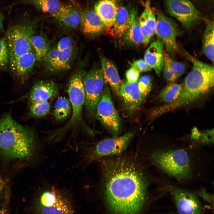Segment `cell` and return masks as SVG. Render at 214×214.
Masks as SVG:
<instances>
[{"label":"cell","mask_w":214,"mask_h":214,"mask_svg":"<svg viewBox=\"0 0 214 214\" xmlns=\"http://www.w3.org/2000/svg\"><path fill=\"white\" fill-rule=\"evenodd\" d=\"M105 193L114 214H137L144 201L146 187L141 172L124 159L105 162L103 165Z\"/></svg>","instance_id":"1"},{"label":"cell","mask_w":214,"mask_h":214,"mask_svg":"<svg viewBox=\"0 0 214 214\" xmlns=\"http://www.w3.org/2000/svg\"><path fill=\"white\" fill-rule=\"evenodd\" d=\"M186 55L192 63V68L182 85L178 97L172 103L155 108L151 114L152 117H157L191 104L213 89L214 81L213 66L200 61L188 53Z\"/></svg>","instance_id":"2"},{"label":"cell","mask_w":214,"mask_h":214,"mask_svg":"<svg viewBox=\"0 0 214 214\" xmlns=\"http://www.w3.org/2000/svg\"><path fill=\"white\" fill-rule=\"evenodd\" d=\"M35 145L33 131L17 123L10 114L0 119V152L10 159H28Z\"/></svg>","instance_id":"3"},{"label":"cell","mask_w":214,"mask_h":214,"mask_svg":"<svg viewBox=\"0 0 214 214\" xmlns=\"http://www.w3.org/2000/svg\"><path fill=\"white\" fill-rule=\"evenodd\" d=\"M85 75L83 71H79L70 78L68 92L72 111L71 117L64 125L53 131L48 137V140H58L67 132L80 125L86 127L82 116L85 99L83 84V78Z\"/></svg>","instance_id":"4"},{"label":"cell","mask_w":214,"mask_h":214,"mask_svg":"<svg viewBox=\"0 0 214 214\" xmlns=\"http://www.w3.org/2000/svg\"><path fill=\"white\" fill-rule=\"evenodd\" d=\"M151 157L157 166L169 176L180 180L192 177L188 155L183 150L157 151L152 154Z\"/></svg>","instance_id":"5"},{"label":"cell","mask_w":214,"mask_h":214,"mask_svg":"<svg viewBox=\"0 0 214 214\" xmlns=\"http://www.w3.org/2000/svg\"><path fill=\"white\" fill-rule=\"evenodd\" d=\"M34 32L33 26L26 23L14 25L8 29L6 40L10 63L22 55L32 51L30 38Z\"/></svg>","instance_id":"6"},{"label":"cell","mask_w":214,"mask_h":214,"mask_svg":"<svg viewBox=\"0 0 214 214\" xmlns=\"http://www.w3.org/2000/svg\"><path fill=\"white\" fill-rule=\"evenodd\" d=\"M105 83L101 68L98 66L92 68L83 77L85 94L84 106L88 115L91 118L95 117Z\"/></svg>","instance_id":"7"},{"label":"cell","mask_w":214,"mask_h":214,"mask_svg":"<svg viewBox=\"0 0 214 214\" xmlns=\"http://www.w3.org/2000/svg\"><path fill=\"white\" fill-rule=\"evenodd\" d=\"M105 84L95 117L108 131L116 135L120 131L121 119L114 107L108 85Z\"/></svg>","instance_id":"8"},{"label":"cell","mask_w":214,"mask_h":214,"mask_svg":"<svg viewBox=\"0 0 214 214\" xmlns=\"http://www.w3.org/2000/svg\"><path fill=\"white\" fill-rule=\"evenodd\" d=\"M135 133L130 131L120 136L107 138L100 141L90 150L85 157L87 163L102 157L118 154L125 150Z\"/></svg>","instance_id":"9"},{"label":"cell","mask_w":214,"mask_h":214,"mask_svg":"<svg viewBox=\"0 0 214 214\" xmlns=\"http://www.w3.org/2000/svg\"><path fill=\"white\" fill-rule=\"evenodd\" d=\"M155 34L165 46L168 54L173 56L179 50L177 39L179 33L176 24L161 12L157 10Z\"/></svg>","instance_id":"10"},{"label":"cell","mask_w":214,"mask_h":214,"mask_svg":"<svg viewBox=\"0 0 214 214\" xmlns=\"http://www.w3.org/2000/svg\"><path fill=\"white\" fill-rule=\"evenodd\" d=\"M167 9L172 16L186 29L194 26L199 21L200 13L188 0H166Z\"/></svg>","instance_id":"11"},{"label":"cell","mask_w":214,"mask_h":214,"mask_svg":"<svg viewBox=\"0 0 214 214\" xmlns=\"http://www.w3.org/2000/svg\"><path fill=\"white\" fill-rule=\"evenodd\" d=\"M171 193L179 214H203L201 204L193 193L177 188Z\"/></svg>","instance_id":"12"},{"label":"cell","mask_w":214,"mask_h":214,"mask_svg":"<svg viewBox=\"0 0 214 214\" xmlns=\"http://www.w3.org/2000/svg\"><path fill=\"white\" fill-rule=\"evenodd\" d=\"M119 95L122 98L127 110L130 114L134 112L143 102L138 82L122 81Z\"/></svg>","instance_id":"13"},{"label":"cell","mask_w":214,"mask_h":214,"mask_svg":"<svg viewBox=\"0 0 214 214\" xmlns=\"http://www.w3.org/2000/svg\"><path fill=\"white\" fill-rule=\"evenodd\" d=\"M129 13L128 25L122 38L124 42L126 44L135 46L148 44L150 40L145 36L141 29L136 10L133 8Z\"/></svg>","instance_id":"14"},{"label":"cell","mask_w":214,"mask_h":214,"mask_svg":"<svg viewBox=\"0 0 214 214\" xmlns=\"http://www.w3.org/2000/svg\"><path fill=\"white\" fill-rule=\"evenodd\" d=\"M80 25L83 33L90 37L97 36L108 29L93 10H87L81 13Z\"/></svg>","instance_id":"15"},{"label":"cell","mask_w":214,"mask_h":214,"mask_svg":"<svg viewBox=\"0 0 214 214\" xmlns=\"http://www.w3.org/2000/svg\"><path fill=\"white\" fill-rule=\"evenodd\" d=\"M59 86L51 81H43L36 84L29 95L31 103L43 102L56 97L59 91Z\"/></svg>","instance_id":"16"},{"label":"cell","mask_w":214,"mask_h":214,"mask_svg":"<svg viewBox=\"0 0 214 214\" xmlns=\"http://www.w3.org/2000/svg\"><path fill=\"white\" fill-rule=\"evenodd\" d=\"M164 47L163 42L160 40L152 43L145 51L144 60L160 76L164 63Z\"/></svg>","instance_id":"17"},{"label":"cell","mask_w":214,"mask_h":214,"mask_svg":"<svg viewBox=\"0 0 214 214\" xmlns=\"http://www.w3.org/2000/svg\"><path fill=\"white\" fill-rule=\"evenodd\" d=\"M116 0H101L95 6V11L108 29L113 26L119 8Z\"/></svg>","instance_id":"18"},{"label":"cell","mask_w":214,"mask_h":214,"mask_svg":"<svg viewBox=\"0 0 214 214\" xmlns=\"http://www.w3.org/2000/svg\"><path fill=\"white\" fill-rule=\"evenodd\" d=\"M100 58V68L105 82L109 84L114 91L119 95L122 81L115 65L103 56Z\"/></svg>","instance_id":"19"},{"label":"cell","mask_w":214,"mask_h":214,"mask_svg":"<svg viewBox=\"0 0 214 214\" xmlns=\"http://www.w3.org/2000/svg\"><path fill=\"white\" fill-rule=\"evenodd\" d=\"M37 214H73L69 201L62 193L54 202L46 205L36 204Z\"/></svg>","instance_id":"20"},{"label":"cell","mask_w":214,"mask_h":214,"mask_svg":"<svg viewBox=\"0 0 214 214\" xmlns=\"http://www.w3.org/2000/svg\"><path fill=\"white\" fill-rule=\"evenodd\" d=\"M34 53L30 51L18 58L10 63L12 72L18 77L24 78L29 74L35 64Z\"/></svg>","instance_id":"21"},{"label":"cell","mask_w":214,"mask_h":214,"mask_svg":"<svg viewBox=\"0 0 214 214\" xmlns=\"http://www.w3.org/2000/svg\"><path fill=\"white\" fill-rule=\"evenodd\" d=\"M138 20L144 34L150 40L155 34L156 23V18L151 7L150 0L145 2L144 10Z\"/></svg>","instance_id":"22"},{"label":"cell","mask_w":214,"mask_h":214,"mask_svg":"<svg viewBox=\"0 0 214 214\" xmlns=\"http://www.w3.org/2000/svg\"><path fill=\"white\" fill-rule=\"evenodd\" d=\"M53 16L62 25L75 29L80 25L81 13L71 6L62 5L58 12Z\"/></svg>","instance_id":"23"},{"label":"cell","mask_w":214,"mask_h":214,"mask_svg":"<svg viewBox=\"0 0 214 214\" xmlns=\"http://www.w3.org/2000/svg\"><path fill=\"white\" fill-rule=\"evenodd\" d=\"M130 19V13L125 7H119L117 15L115 21L112 27L113 35L118 39L122 38L128 27Z\"/></svg>","instance_id":"24"},{"label":"cell","mask_w":214,"mask_h":214,"mask_svg":"<svg viewBox=\"0 0 214 214\" xmlns=\"http://www.w3.org/2000/svg\"><path fill=\"white\" fill-rule=\"evenodd\" d=\"M214 26L213 20L206 27L202 37V50L207 57L214 62Z\"/></svg>","instance_id":"25"},{"label":"cell","mask_w":214,"mask_h":214,"mask_svg":"<svg viewBox=\"0 0 214 214\" xmlns=\"http://www.w3.org/2000/svg\"><path fill=\"white\" fill-rule=\"evenodd\" d=\"M26 2L31 4L42 12L54 15L59 10L62 5L59 0H26Z\"/></svg>","instance_id":"26"},{"label":"cell","mask_w":214,"mask_h":214,"mask_svg":"<svg viewBox=\"0 0 214 214\" xmlns=\"http://www.w3.org/2000/svg\"><path fill=\"white\" fill-rule=\"evenodd\" d=\"M30 41L34 50L36 60L43 59L50 49L48 42L42 36L33 34L30 37Z\"/></svg>","instance_id":"27"},{"label":"cell","mask_w":214,"mask_h":214,"mask_svg":"<svg viewBox=\"0 0 214 214\" xmlns=\"http://www.w3.org/2000/svg\"><path fill=\"white\" fill-rule=\"evenodd\" d=\"M73 48H69L59 51L58 55L50 70L52 71H59L68 69L70 66Z\"/></svg>","instance_id":"28"},{"label":"cell","mask_w":214,"mask_h":214,"mask_svg":"<svg viewBox=\"0 0 214 214\" xmlns=\"http://www.w3.org/2000/svg\"><path fill=\"white\" fill-rule=\"evenodd\" d=\"M71 109L70 100L64 97H59L55 103L54 111V117L57 121L64 120L69 116Z\"/></svg>","instance_id":"29"},{"label":"cell","mask_w":214,"mask_h":214,"mask_svg":"<svg viewBox=\"0 0 214 214\" xmlns=\"http://www.w3.org/2000/svg\"><path fill=\"white\" fill-rule=\"evenodd\" d=\"M182 85L176 83L170 84L160 92L159 97L161 100L167 103L174 101L178 97L181 91Z\"/></svg>","instance_id":"30"},{"label":"cell","mask_w":214,"mask_h":214,"mask_svg":"<svg viewBox=\"0 0 214 214\" xmlns=\"http://www.w3.org/2000/svg\"><path fill=\"white\" fill-rule=\"evenodd\" d=\"M51 105L48 101L32 103L30 107L31 114L34 117H40L47 114L50 110Z\"/></svg>","instance_id":"31"},{"label":"cell","mask_w":214,"mask_h":214,"mask_svg":"<svg viewBox=\"0 0 214 214\" xmlns=\"http://www.w3.org/2000/svg\"><path fill=\"white\" fill-rule=\"evenodd\" d=\"M163 63L166 64L178 78L185 72V66L183 64L174 61L166 53L164 54Z\"/></svg>","instance_id":"32"},{"label":"cell","mask_w":214,"mask_h":214,"mask_svg":"<svg viewBox=\"0 0 214 214\" xmlns=\"http://www.w3.org/2000/svg\"><path fill=\"white\" fill-rule=\"evenodd\" d=\"M138 83L141 97L143 101L149 95L151 90V79L149 75H145L139 79Z\"/></svg>","instance_id":"33"},{"label":"cell","mask_w":214,"mask_h":214,"mask_svg":"<svg viewBox=\"0 0 214 214\" xmlns=\"http://www.w3.org/2000/svg\"><path fill=\"white\" fill-rule=\"evenodd\" d=\"M10 62V55L6 39L0 38V70L5 68Z\"/></svg>","instance_id":"34"},{"label":"cell","mask_w":214,"mask_h":214,"mask_svg":"<svg viewBox=\"0 0 214 214\" xmlns=\"http://www.w3.org/2000/svg\"><path fill=\"white\" fill-rule=\"evenodd\" d=\"M59 51L55 48L49 49L43 59L45 66L49 70L56 58Z\"/></svg>","instance_id":"35"},{"label":"cell","mask_w":214,"mask_h":214,"mask_svg":"<svg viewBox=\"0 0 214 214\" xmlns=\"http://www.w3.org/2000/svg\"><path fill=\"white\" fill-rule=\"evenodd\" d=\"M74 41L69 37H64L61 38L58 42L56 48L59 51L74 48Z\"/></svg>","instance_id":"36"},{"label":"cell","mask_w":214,"mask_h":214,"mask_svg":"<svg viewBox=\"0 0 214 214\" xmlns=\"http://www.w3.org/2000/svg\"><path fill=\"white\" fill-rule=\"evenodd\" d=\"M132 67L136 69L140 73L150 71L152 69L143 59H139L133 62L132 64Z\"/></svg>","instance_id":"37"},{"label":"cell","mask_w":214,"mask_h":214,"mask_svg":"<svg viewBox=\"0 0 214 214\" xmlns=\"http://www.w3.org/2000/svg\"><path fill=\"white\" fill-rule=\"evenodd\" d=\"M140 73L137 70L131 67L126 72V80L129 83L138 82Z\"/></svg>","instance_id":"38"},{"label":"cell","mask_w":214,"mask_h":214,"mask_svg":"<svg viewBox=\"0 0 214 214\" xmlns=\"http://www.w3.org/2000/svg\"><path fill=\"white\" fill-rule=\"evenodd\" d=\"M162 70H163L164 77L168 81L173 82L178 78L168 66L164 63H163Z\"/></svg>","instance_id":"39"},{"label":"cell","mask_w":214,"mask_h":214,"mask_svg":"<svg viewBox=\"0 0 214 214\" xmlns=\"http://www.w3.org/2000/svg\"><path fill=\"white\" fill-rule=\"evenodd\" d=\"M200 196L205 201L213 205V198L212 195L207 193L204 191L202 190L199 192Z\"/></svg>","instance_id":"40"},{"label":"cell","mask_w":214,"mask_h":214,"mask_svg":"<svg viewBox=\"0 0 214 214\" xmlns=\"http://www.w3.org/2000/svg\"><path fill=\"white\" fill-rule=\"evenodd\" d=\"M212 131H210L204 133L203 135V141L206 142L213 141V138H212Z\"/></svg>","instance_id":"41"},{"label":"cell","mask_w":214,"mask_h":214,"mask_svg":"<svg viewBox=\"0 0 214 214\" xmlns=\"http://www.w3.org/2000/svg\"><path fill=\"white\" fill-rule=\"evenodd\" d=\"M4 17L3 15L0 13V30L3 29Z\"/></svg>","instance_id":"42"},{"label":"cell","mask_w":214,"mask_h":214,"mask_svg":"<svg viewBox=\"0 0 214 214\" xmlns=\"http://www.w3.org/2000/svg\"><path fill=\"white\" fill-rule=\"evenodd\" d=\"M200 136V133L197 131H195L192 134V138L193 139H197L199 138Z\"/></svg>","instance_id":"43"},{"label":"cell","mask_w":214,"mask_h":214,"mask_svg":"<svg viewBox=\"0 0 214 214\" xmlns=\"http://www.w3.org/2000/svg\"><path fill=\"white\" fill-rule=\"evenodd\" d=\"M4 186V183L2 179L0 177V192L3 189Z\"/></svg>","instance_id":"44"},{"label":"cell","mask_w":214,"mask_h":214,"mask_svg":"<svg viewBox=\"0 0 214 214\" xmlns=\"http://www.w3.org/2000/svg\"><path fill=\"white\" fill-rule=\"evenodd\" d=\"M0 214H7L4 213V211L0 213Z\"/></svg>","instance_id":"45"},{"label":"cell","mask_w":214,"mask_h":214,"mask_svg":"<svg viewBox=\"0 0 214 214\" xmlns=\"http://www.w3.org/2000/svg\"><path fill=\"white\" fill-rule=\"evenodd\" d=\"M3 211H4V210H0V213Z\"/></svg>","instance_id":"46"},{"label":"cell","mask_w":214,"mask_h":214,"mask_svg":"<svg viewBox=\"0 0 214 214\" xmlns=\"http://www.w3.org/2000/svg\"></svg>","instance_id":"47"}]
</instances>
